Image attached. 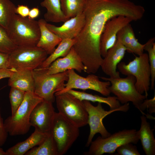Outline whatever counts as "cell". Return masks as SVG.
Listing matches in <instances>:
<instances>
[{"instance_id": "7", "label": "cell", "mask_w": 155, "mask_h": 155, "mask_svg": "<svg viewBox=\"0 0 155 155\" xmlns=\"http://www.w3.org/2000/svg\"><path fill=\"white\" fill-rule=\"evenodd\" d=\"M139 140L137 131L136 129L123 130L111 134L106 137L99 136L92 141L89 150L85 154L101 155L106 153L112 154L121 145L128 143L136 144Z\"/></svg>"}, {"instance_id": "9", "label": "cell", "mask_w": 155, "mask_h": 155, "mask_svg": "<svg viewBox=\"0 0 155 155\" xmlns=\"http://www.w3.org/2000/svg\"><path fill=\"white\" fill-rule=\"evenodd\" d=\"M50 133L55 143L58 155L65 154L79 135V128L55 112Z\"/></svg>"}, {"instance_id": "15", "label": "cell", "mask_w": 155, "mask_h": 155, "mask_svg": "<svg viewBox=\"0 0 155 155\" xmlns=\"http://www.w3.org/2000/svg\"><path fill=\"white\" fill-rule=\"evenodd\" d=\"M40 69L48 74L61 73L70 69L80 73L85 72V67L73 47L66 56L57 59L46 68Z\"/></svg>"}, {"instance_id": "20", "label": "cell", "mask_w": 155, "mask_h": 155, "mask_svg": "<svg viewBox=\"0 0 155 155\" xmlns=\"http://www.w3.org/2000/svg\"><path fill=\"white\" fill-rule=\"evenodd\" d=\"M119 39L129 53L139 55L144 53V44L140 43L136 38L133 29L130 24L123 28L118 32Z\"/></svg>"}, {"instance_id": "8", "label": "cell", "mask_w": 155, "mask_h": 155, "mask_svg": "<svg viewBox=\"0 0 155 155\" xmlns=\"http://www.w3.org/2000/svg\"><path fill=\"white\" fill-rule=\"evenodd\" d=\"M126 76L124 78H99L110 82L111 85L108 87L110 92L115 95L120 103L124 104L131 102L140 111L142 103L147 96L141 94L136 89L135 86L136 80L134 76Z\"/></svg>"}, {"instance_id": "19", "label": "cell", "mask_w": 155, "mask_h": 155, "mask_svg": "<svg viewBox=\"0 0 155 155\" xmlns=\"http://www.w3.org/2000/svg\"><path fill=\"white\" fill-rule=\"evenodd\" d=\"M50 133H43L35 129L34 132L25 140L17 143L7 150L5 151L6 155H25L33 147L41 144Z\"/></svg>"}, {"instance_id": "29", "label": "cell", "mask_w": 155, "mask_h": 155, "mask_svg": "<svg viewBox=\"0 0 155 155\" xmlns=\"http://www.w3.org/2000/svg\"><path fill=\"white\" fill-rule=\"evenodd\" d=\"M155 38H151L144 44V50L147 51L151 69L150 88L154 89L155 80Z\"/></svg>"}, {"instance_id": "30", "label": "cell", "mask_w": 155, "mask_h": 155, "mask_svg": "<svg viewBox=\"0 0 155 155\" xmlns=\"http://www.w3.org/2000/svg\"><path fill=\"white\" fill-rule=\"evenodd\" d=\"M25 93L17 88L11 87L9 97L11 107V115H14L22 103Z\"/></svg>"}, {"instance_id": "4", "label": "cell", "mask_w": 155, "mask_h": 155, "mask_svg": "<svg viewBox=\"0 0 155 155\" xmlns=\"http://www.w3.org/2000/svg\"><path fill=\"white\" fill-rule=\"evenodd\" d=\"M34 82V93L44 100L52 102L55 94L65 87L68 79L67 71L57 74H48L41 69L32 71Z\"/></svg>"}, {"instance_id": "32", "label": "cell", "mask_w": 155, "mask_h": 155, "mask_svg": "<svg viewBox=\"0 0 155 155\" xmlns=\"http://www.w3.org/2000/svg\"><path fill=\"white\" fill-rule=\"evenodd\" d=\"M133 144L128 143L123 144L118 148L116 150L119 155H140L137 147Z\"/></svg>"}, {"instance_id": "13", "label": "cell", "mask_w": 155, "mask_h": 155, "mask_svg": "<svg viewBox=\"0 0 155 155\" xmlns=\"http://www.w3.org/2000/svg\"><path fill=\"white\" fill-rule=\"evenodd\" d=\"M133 21L131 18L120 16L107 22L100 39V50L102 57H104L108 50L115 43L119 32Z\"/></svg>"}, {"instance_id": "26", "label": "cell", "mask_w": 155, "mask_h": 155, "mask_svg": "<svg viewBox=\"0 0 155 155\" xmlns=\"http://www.w3.org/2000/svg\"><path fill=\"white\" fill-rule=\"evenodd\" d=\"M62 11L69 20L82 13L86 0H60Z\"/></svg>"}, {"instance_id": "22", "label": "cell", "mask_w": 155, "mask_h": 155, "mask_svg": "<svg viewBox=\"0 0 155 155\" xmlns=\"http://www.w3.org/2000/svg\"><path fill=\"white\" fill-rule=\"evenodd\" d=\"M40 35L36 46L45 51L48 55L51 54L55 50V47L59 44L62 39L51 31L46 27L47 22L44 19L38 21Z\"/></svg>"}, {"instance_id": "24", "label": "cell", "mask_w": 155, "mask_h": 155, "mask_svg": "<svg viewBox=\"0 0 155 155\" xmlns=\"http://www.w3.org/2000/svg\"><path fill=\"white\" fill-rule=\"evenodd\" d=\"M40 4L46 9L44 18L47 22H65L68 20L62 11L60 0H44Z\"/></svg>"}, {"instance_id": "18", "label": "cell", "mask_w": 155, "mask_h": 155, "mask_svg": "<svg viewBox=\"0 0 155 155\" xmlns=\"http://www.w3.org/2000/svg\"><path fill=\"white\" fill-rule=\"evenodd\" d=\"M66 92L71 94L81 101L86 100L106 104L109 106L111 110H118L119 111L126 112L129 108V103L124 104L121 106L115 96H108L104 97L73 89L70 90Z\"/></svg>"}, {"instance_id": "16", "label": "cell", "mask_w": 155, "mask_h": 155, "mask_svg": "<svg viewBox=\"0 0 155 155\" xmlns=\"http://www.w3.org/2000/svg\"><path fill=\"white\" fill-rule=\"evenodd\" d=\"M126 51L125 47L117 38L115 44L107 51L100 67L109 77H120L119 72L117 70V66L124 57Z\"/></svg>"}, {"instance_id": "2", "label": "cell", "mask_w": 155, "mask_h": 155, "mask_svg": "<svg viewBox=\"0 0 155 155\" xmlns=\"http://www.w3.org/2000/svg\"><path fill=\"white\" fill-rule=\"evenodd\" d=\"M6 30L10 39L17 46H36L40 37L38 21L16 14L10 19Z\"/></svg>"}, {"instance_id": "10", "label": "cell", "mask_w": 155, "mask_h": 155, "mask_svg": "<svg viewBox=\"0 0 155 155\" xmlns=\"http://www.w3.org/2000/svg\"><path fill=\"white\" fill-rule=\"evenodd\" d=\"M9 55V68L15 71H33L39 67L48 54L42 49L36 46H17Z\"/></svg>"}, {"instance_id": "25", "label": "cell", "mask_w": 155, "mask_h": 155, "mask_svg": "<svg viewBox=\"0 0 155 155\" xmlns=\"http://www.w3.org/2000/svg\"><path fill=\"white\" fill-rule=\"evenodd\" d=\"M75 38L62 40L57 48L47 57L38 68H46L48 67L54 61L60 57H63L69 53L75 42Z\"/></svg>"}, {"instance_id": "39", "label": "cell", "mask_w": 155, "mask_h": 155, "mask_svg": "<svg viewBox=\"0 0 155 155\" xmlns=\"http://www.w3.org/2000/svg\"><path fill=\"white\" fill-rule=\"evenodd\" d=\"M0 155H6L5 151L3 149L0 147Z\"/></svg>"}, {"instance_id": "35", "label": "cell", "mask_w": 155, "mask_h": 155, "mask_svg": "<svg viewBox=\"0 0 155 155\" xmlns=\"http://www.w3.org/2000/svg\"><path fill=\"white\" fill-rule=\"evenodd\" d=\"M9 54L0 52V69L9 68Z\"/></svg>"}, {"instance_id": "6", "label": "cell", "mask_w": 155, "mask_h": 155, "mask_svg": "<svg viewBox=\"0 0 155 155\" xmlns=\"http://www.w3.org/2000/svg\"><path fill=\"white\" fill-rule=\"evenodd\" d=\"M55 96L59 113L79 128L88 124V115L83 101L67 92H56Z\"/></svg>"}, {"instance_id": "3", "label": "cell", "mask_w": 155, "mask_h": 155, "mask_svg": "<svg viewBox=\"0 0 155 155\" xmlns=\"http://www.w3.org/2000/svg\"><path fill=\"white\" fill-rule=\"evenodd\" d=\"M43 100L34 92H26L23 101L15 113L7 117L4 121L8 134L14 136L27 133L31 126L30 118L32 111L38 104Z\"/></svg>"}, {"instance_id": "5", "label": "cell", "mask_w": 155, "mask_h": 155, "mask_svg": "<svg viewBox=\"0 0 155 155\" xmlns=\"http://www.w3.org/2000/svg\"><path fill=\"white\" fill-rule=\"evenodd\" d=\"M117 68L119 73L125 75H131L135 78V88L141 94L147 96L151 83V72L147 53L136 56L128 63L121 62Z\"/></svg>"}, {"instance_id": "31", "label": "cell", "mask_w": 155, "mask_h": 155, "mask_svg": "<svg viewBox=\"0 0 155 155\" xmlns=\"http://www.w3.org/2000/svg\"><path fill=\"white\" fill-rule=\"evenodd\" d=\"M17 47L10 38L6 30L0 26V52L9 54Z\"/></svg>"}, {"instance_id": "1", "label": "cell", "mask_w": 155, "mask_h": 155, "mask_svg": "<svg viewBox=\"0 0 155 155\" xmlns=\"http://www.w3.org/2000/svg\"><path fill=\"white\" fill-rule=\"evenodd\" d=\"M144 7L130 0H86L83 11L85 22L73 47L85 67V72L96 73L103 58L100 50V39L105 25L111 18L120 16L140 20Z\"/></svg>"}, {"instance_id": "27", "label": "cell", "mask_w": 155, "mask_h": 155, "mask_svg": "<svg viewBox=\"0 0 155 155\" xmlns=\"http://www.w3.org/2000/svg\"><path fill=\"white\" fill-rule=\"evenodd\" d=\"M25 155H58L55 143L50 133L41 144L33 147Z\"/></svg>"}, {"instance_id": "12", "label": "cell", "mask_w": 155, "mask_h": 155, "mask_svg": "<svg viewBox=\"0 0 155 155\" xmlns=\"http://www.w3.org/2000/svg\"><path fill=\"white\" fill-rule=\"evenodd\" d=\"M83 101L88 113V124L90 127V132L86 145L88 147L89 146L96 134L100 133L102 137H107L111 135L104 125L103 119L111 113L119 111L118 110L107 111L103 108L101 103L98 102L97 106H94L89 101Z\"/></svg>"}, {"instance_id": "14", "label": "cell", "mask_w": 155, "mask_h": 155, "mask_svg": "<svg viewBox=\"0 0 155 155\" xmlns=\"http://www.w3.org/2000/svg\"><path fill=\"white\" fill-rule=\"evenodd\" d=\"M55 112L53 103L43 100L34 108L30 114L31 126L45 133H50Z\"/></svg>"}, {"instance_id": "17", "label": "cell", "mask_w": 155, "mask_h": 155, "mask_svg": "<svg viewBox=\"0 0 155 155\" xmlns=\"http://www.w3.org/2000/svg\"><path fill=\"white\" fill-rule=\"evenodd\" d=\"M85 22L83 12L64 22L61 26H57L46 23L47 28L58 36L62 40L72 39L79 34L83 28Z\"/></svg>"}, {"instance_id": "34", "label": "cell", "mask_w": 155, "mask_h": 155, "mask_svg": "<svg viewBox=\"0 0 155 155\" xmlns=\"http://www.w3.org/2000/svg\"><path fill=\"white\" fill-rule=\"evenodd\" d=\"M8 134L5 129L4 122L1 116L0 108V147L3 145L6 142Z\"/></svg>"}, {"instance_id": "11", "label": "cell", "mask_w": 155, "mask_h": 155, "mask_svg": "<svg viewBox=\"0 0 155 155\" xmlns=\"http://www.w3.org/2000/svg\"><path fill=\"white\" fill-rule=\"evenodd\" d=\"M67 71L68 79L65 87L61 91L57 92H66L70 90L76 89L92 90L106 96L110 95L111 93L108 87L111 83L109 81H100L99 77L94 74L91 73L83 77L77 73L73 69Z\"/></svg>"}, {"instance_id": "38", "label": "cell", "mask_w": 155, "mask_h": 155, "mask_svg": "<svg viewBox=\"0 0 155 155\" xmlns=\"http://www.w3.org/2000/svg\"><path fill=\"white\" fill-rule=\"evenodd\" d=\"M40 11L37 7H34L30 10L28 18L29 19L34 20L39 16Z\"/></svg>"}, {"instance_id": "37", "label": "cell", "mask_w": 155, "mask_h": 155, "mask_svg": "<svg viewBox=\"0 0 155 155\" xmlns=\"http://www.w3.org/2000/svg\"><path fill=\"white\" fill-rule=\"evenodd\" d=\"M11 68H3L0 69V80L1 79L10 78L15 71Z\"/></svg>"}, {"instance_id": "36", "label": "cell", "mask_w": 155, "mask_h": 155, "mask_svg": "<svg viewBox=\"0 0 155 155\" xmlns=\"http://www.w3.org/2000/svg\"><path fill=\"white\" fill-rule=\"evenodd\" d=\"M30 10L27 5H19L16 7V13L22 17L26 18L28 16Z\"/></svg>"}, {"instance_id": "21", "label": "cell", "mask_w": 155, "mask_h": 155, "mask_svg": "<svg viewBox=\"0 0 155 155\" xmlns=\"http://www.w3.org/2000/svg\"><path fill=\"white\" fill-rule=\"evenodd\" d=\"M8 85L26 92H34V82L32 71L21 70L15 71L9 78Z\"/></svg>"}, {"instance_id": "23", "label": "cell", "mask_w": 155, "mask_h": 155, "mask_svg": "<svg viewBox=\"0 0 155 155\" xmlns=\"http://www.w3.org/2000/svg\"><path fill=\"white\" fill-rule=\"evenodd\" d=\"M141 124L137 131L139 139L141 141L143 149L146 155L155 154V139L154 129H151L150 123L146 117L142 114L140 117Z\"/></svg>"}, {"instance_id": "33", "label": "cell", "mask_w": 155, "mask_h": 155, "mask_svg": "<svg viewBox=\"0 0 155 155\" xmlns=\"http://www.w3.org/2000/svg\"><path fill=\"white\" fill-rule=\"evenodd\" d=\"M146 109L148 110V113L151 114L155 112V96L150 99H145L142 103L140 109V112L143 115L145 114L143 111Z\"/></svg>"}, {"instance_id": "28", "label": "cell", "mask_w": 155, "mask_h": 155, "mask_svg": "<svg viewBox=\"0 0 155 155\" xmlns=\"http://www.w3.org/2000/svg\"><path fill=\"white\" fill-rule=\"evenodd\" d=\"M16 9L10 0H0V26L6 29L10 19L16 14Z\"/></svg>"}]
</instances>
